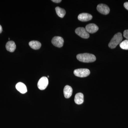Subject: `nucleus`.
Returning a JSON list of instances; mask_svg holds the SVG:
<instances>
[{
	"instance_id": "f3484780",
	"label": "nucleus",
	"mask_w": 128,
	"mask_h": 128,
	"mask_svg": "<svg viewBox=\"0 0 128 128\" xmlns=\"http://www.w3.org/2000/svg\"><path fill=\"white\" fill-rule=\"evenodd\" d=\"M124 36L125 38L128 40V30H124Z\"/></svg>"
},
{
	"instance_id": "a211bd4d",
	"label": "nucleus",
	"mask_w": 128,
	"mask_h": 128,
	"mask_svg": "<svg viewBox=\"0 0 128 128\" xmlns=\"http://www.w3.org/2000/svg\"><path fill=\"white\" fill-rule=\"evenodd\" d=\"M124 8L128 10V2H125L124 4Z\"/></svg>"
},
{
	"instance_id": "423d86ee",
	"label": "nucleus",
	"mask_w": 128,
	"mask_h": 128,
	"mask_svg": "<svg viewBox=\"0 0 128 128\" xmlns=\"http://www.w3.org/2000/svg\"><path fill=\"white\" fill-rule=\"evenodd\" d=\"M52 43L56 47L61 48L64 45V40L61 37L55 36L52 39Z\"/></svg>"
},
{
	"instance_id": "6e6552de",
	"label": "nucleus",
	"mask_w": 128,
	"mask_h": 128,
	"mask_svg": "<svg viewBox=\"0 0 128 128\" xmlns=\"http://www.w3.org/2000/svg\"><path fill=\"white\" fill-rule=\"evenodd\" d=\"M86 29L88 33L93 34L98 31V28L94 24H90L86 26Z\"/></svg>"
},
{
	"instance_id": "aec40b11",
	"label": "nucleus",
	"mask_w": 128,
	"mask_h": 128,
	"mask_svg": "<svg viewBox=\"0 0 128 128\" xmlns=\"http://www.w3.org/2000/svg\"><path fill=\"white\" fill-rule=\"evenodd\" d=\"M2 26H1L0 25V33H1L2 32Z\"/></svg>"
},
{
	"instance_id": "0eeeda50",
	"label": "nucleus",
	"mask_w": 128,
	"mask_h": 128,
	"mask_svg": "<svg viewBox=\"0 0 128 128\" xmlns=\"http://www.w3.org/2000/svg\"><path fill=\"white\" fill-rule=\"evenodd\" d=\"M97 9L101 14L107 15L110 12V8L107 5L103 4H99L97 6Z\"/></svg>"
},
{
	"instance_id": "6ab92c4d",
	"label": "nucleus",
	"mask_w": 128,
	"mask_h": 128,
	"mask_svg": "<svg viewBox=\"0 0 128 128\" xmlns=\"http://www.w3.org/2000/svg\"><path fill=\"white\" fill-rule=\"evenodd\" d=\"M52 1L56 2V3H59V2H61L62 0H52Z\"/></svg>"
},
{
	"instance_id": "39448f33",
	"label": "nucleus",
	"mask_w": 128,
	"mask_h": 128,
	"mask_svg": "<svg viewBox=\"0 0 128 128\" xmlns=\"http://www.w3.org/2000/svg\"><path fill=\"white\" fill-rule=\"evenodd\" d=\"M75 32L78 36L83 38H88L89 34L84 28L79 27L76 29Z\"/></svg>"
},
{
	"instance_id": "412c9836",
	"label": "nucleus",
	"mask_w": 128,
	"mask_h": 128,
	"mask_svg": "<svg viewBox=\"0 0 128 128\" xmlns=\"http://www.w3.org/2000/svg\"><path fill=\"white\" fill-rule=\"evenodd\" d=\"M48 78H49V76H48Z\"/></svg>"
},
{
	"instance_id": "1a4fd4ad",
	"label": "nucleus",
	"mask_w": 128,
	"mask_h": 128,
	"mask_svg": "<svg viewBox=\"0 0 128 128\" xmlns=\"http://www.w3.org/2000/svg\"><path fill=\"white\" fill-rule=\"evenodd\" d=\"M92 16L91 14L86 13H82L78 16V19L81 22H88L92 20Z\"/></svg>"
},
{
	"instance_id": "f257e3e1",
	"label": "nucleus",
	"mask_w": 128,
	"mask_h": 128,
	"mask_svg": "<svg viewBox=\"0 0 128 128\" xmlns=\"http://www.w3.org/2000/svg\"><path fill=\"white\" fill-rule=\"evenodd\" d=\"M76 58L80 62L90 63L96 61V57L94 54L88 53L79 54L76 56Z\"/></svg>"
},
{
	"instance_id": "f8f14e48",
	"label": "nucleus",
	"mask_w": 128,
	"mask_h": 128,
	"mask_svg": "<svg viewBox=\"0 0 128 128\" xmlns=\"http://www.w3.org/2000/svg\"><path fill=\"white\" fill-rule=\"evenodd\" d=\"M75 102L78 105H80L84 102V95L79 92L76 94L74 98Z\"/></svg>"
},
{
	"instance_id": "4468645a",
	"label": "nucleus",
	"mask_w": 128,
	"mask_h": 128,
	"mask_svg": "<svg viewBox=\"0 0 128 128\" xmlns=\"http://www.w3.org/2000/svg\"><path fill=\"white\" fill-rule=\"evenodd\" d=\"M29 45L34 50H38L41 46V43L38 41H30Z\"/></svg>"
},
{
	"instance_id": "dca6fc26",
	"label": "nucleus",
	"mask_w": 128,
	"mask_h": 128,
	"mask_svg": "<svg viewBox=\"0 0 128 128\" xmlns=\"http://www.w3.org/2000/svg\"><path fill=\"white\" fill-rule=\"evenodd\" d=\"M120 46L122 49L128 50V40H126L121 42L120 44Z\"/></svg>"
},
{
	"instance_id": "20e7f679",
	"label": "nucleus",
	"mask_w": 128,
	"mask_h": 128,
	"mask_svg": "<svg viewBox=\"0 0 128 128\" xmlns=\"http://www.w3.org/2000/svg\"><path fill=\"white\" fill-rule=\"evenodd\" d=\"M48 84V80L46 76H43L40 79L38 83V89L41 90H44Z\"/></svg>"
},
{
	"instance_id": "9d476101",
	"label": "nucleus",
	"mask_w": 128,
	"mask_h": 128,
	"mask_svg": "<svg viewBox=\"0 0 128 128\" xmlns=\"http://www.w3.org/2000/svg\"><path fill=\"white\" fill-rule=\"evenodd\" d=\"M16 88L22 94H25L27 92L26 85L22 82H18L16 85Z\"/></svg>"
},
{
	"instance_id": "ddd939ff",
	"label": "nucleus",
	"mask_w": 128,
	"mask_h": 128,
	"mask_svg": "<svg viewBox=\"0 0 128 128\" xmlns=\"http://www.w3.org/2000/svg\"><path fill=\"white\" fill-rule=\"evenodd\" d=\"M16 48V44L13 41H9L6 45V48L8 51L12 52L15 51Z\"/></svg>"
},
{
	"instance_id": "7ed1b4c3",
	"label": "nucleus",
	"mask_w": 128,
	"mask_h": 128,
	"mask_svg": "<svg viewBox=\"0 0 128 128\" xmlns=\"http://www.w3.org/2000/svg\"><path fill=\"white\" fill-rule=\"evenodd\" d=\"M74 74L76 76L80 78H83L89 76L90 74V71L88 69H78L74 70Z\"/></svg>"
},
{
	"instance_id": "f03ea898",
	"label": "nucleus",
	"mask_w": 128,
	"mask_h": 128,
	"mask_svg": "<svg viewBox=\"0 0 128 128\" xmlns=\"http://www.w3.org/2000/svg\"><path fill=\"white\" fill-rule=\"evenodd\" d=\"M122 40V34L120 32H118L114 34L108 44V47L111 48H116L118 44L121 43Z\"/></svg>"
},
{
	"instance_id": "2eb2a0df",
	"label": "nucleus",
	"mask_w": 128,
	"mask_h": 128,
	"mask_svg": "<svg viewBox=\"0 0 128 128\" xmlns=\"http://www.w3.org/2000/svg\"><path fill=\"white\" fill-rule=\"evenodd\" d=\"M56 13L60 17L63 18L66 14V12L64 9L60 7H56L55 8Z\"/></svg>"
},
{
	"instance_id": "9b49d317",
	"label": "nucleus",
	"mask_w": 128,
	"mask_h": 128,
	"mask_svg": "<svg viewBox=\"0 0 128 128\" xmlns=\"http://www.w3.org/2000/svg\"><path fill=\"white\" fill-rule=\"evenodd\" d=\"M64 96L66 98H70L72 95L73 89L70 86L66 85L64 88Z\"/></svg>"
}]
</instances>
